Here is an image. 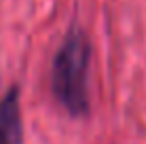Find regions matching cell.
Masks as SVG:
<instances>
[{"instance_id":"cell-1","label":"cell","mask_w":146,"mask_h":144,"mask_svg":"<svg viewBox=\"0 0 146 144\" xmlns=\"http://www.w3.org/2000/svg\"><path fill=\"white\" fill-rule=\"evenodd\" d=\"M89 59H91L89 38L80 28L74 26L64 38L62 47L57 49L51 68L53 96L72 117L89 112Z\"/></svg>"},{"instance_id":"cell-2","label":"cell","mask_w":146,"mask_h":144,"mask_svg":"<svg viewBox=\"0 0 146 144\" xmlns=\"http://www.w3.org/2000/svg\"><path fill=\"white\" fill-rule=\"evenodd\" d=\"M23 123L19 110V89L11 87L0 100V144H21Z\"/></svg>"}]
</instances>
